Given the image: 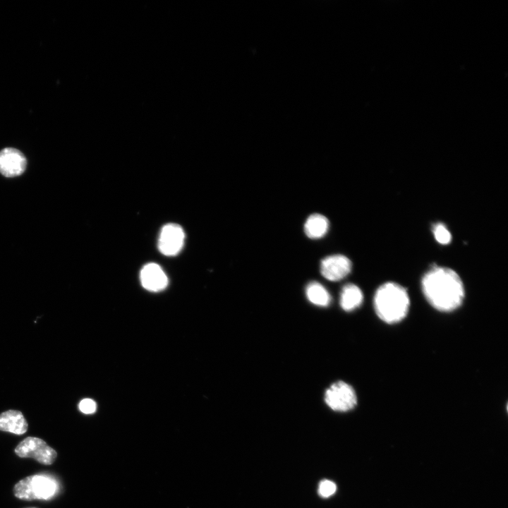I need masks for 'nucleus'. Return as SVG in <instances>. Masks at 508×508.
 Here are the masks:
<instances>
[{"label":"nucleus","instance_id":"obj_1","mask_svg":"<svg viewBox=\"0 0 508 508\" xmlns=\"http://www.w3.org/2000/svg\"><path fill=\"white\" fill-rule=\"evenodd\" d=\"M421 285L425 298L437 310L452 311L464 301L463 282L459 274L450 268L432 267L424 274Z\"/></svg>","mask_w":508,"mask_h":508},{"label":"nucleus","instance_id":"obj_2","mask_svg":"<svg viewBox=\"0 0 508 508\" xmlns=\"http://www.w3.org/2000/svg\"><path fill=\"white\" fill-rule=\"evenodd\" d=\"M410 299L404 287L395 282L381 285L374 296L377 315L384 322L392 324L402 320L407 315Z\"/></svg>","mask_w":508,"mask_h":508},{"label":"nucleus","instance_id":"obj_3","mask_svg":"<svg viewBox=\"0 0 508 508\" xmlns=\"http://www.w3.org/2000/svg\"><path fill=\"white\" fill-rule=\"evenodd\" d=\"M60 490L59 481L52 476L38 473L20 480L13 487L16 497L22 500H50Z\"/></svg>","mask_w":508,"mask_h":508},{"label":"nucleus","instance_id":"obj_4","mask_svg":"<svg viewBox=\"0 0 508 508\" xmlns=\"http://www.w3.org/2000/svg\"><path fill=\"white\" fill-rule=\"evenodd\" d=\"M14 452L21 458H32L44 465L52 464L57 457V452L44 440L28 437L16 447Z\"/></svg>","mask_w":508,"mask_h":508},{"label":"nucleus","instance_id":"obj_5","mask_svg":"<svg viewBox=\"0 0 508 508\" xmlns=\"http://www.w3.org/2000/svg\"><path fill=\"white\" fill-rule=\"evenodd\" d=\"M325 401L333 410L347 411L355 407L357 398L354 389L349 384L339 381L325 392Z\"/></svg>","mask_w":508,"mask_h":508},{"label":"nucleus","instance_id":"obj_6","mask_svg":"<svg viewBox=\"0 0 508 508\" xmlns=\"http://www.w3.org/2000/svg\"><path fill=\"white\" fill-rule=\"evenodd\" d=\"M185 234L181 226L176 224L164 225L160 232L158 248L159 251L167 256L178 254L184 243Z\"/></svg>","mask_w":508,"mask_h":508},{"label":"nucleus","instance_id":"obj_7","mask_svg":"<svg viewBox=\"0 0 508 508\" xmlns=\"http://www.w3.org/2000/svg\"><path fill=\"white\" fill-rule=\"evenodd\" d=\"M351 267V262L346 256L337 254L327 256L322 260L320 272L325 279L337 282L346 277Z\"/></svg>","mask_w":508,"mask_h":508},{"label":"nucleus","instance_id":"obj_8","mask_svg":"<svg viewBox=\"0 0 508 508\" xmlns=\"http://www.w3.org/2000/svg\"><path fill=\"white\" fill-rule=\"evenodd\" d=\"M27 166L24 155L13 147H6L0 151V173L6 177L22 174Z\"/></svg>","mask_w":508,"mask_h":508},{"label":"nucleus","instance_id":"obj_9","mask_svg":"<svg viewBox=\"0 0 508 508\" xmlns=\"http://www.w3.org/2000/svg\"><path fill=\"white\" fill-rule=\"evenodd\" d=\"M140 277L143 286L150 291H159L168 284L164 270L159 265L152 262L143 267Z\"/></svg>","mask_w":508,"mask_h":508},{"label":"nucleus","instance_id":"obj_10","mask_svg":"<svg viewBox=\"0 0 508 508\" xmlns=\"http://www.w3.org/2000/svg\"><path fill=\"white\" fill-rule=\"evenodd\" d=\"M28 422L23 413L17 410H8L0 414V430L16 435H23L28 430Z\"/></svg>","mask_w":508,"mask_h":508},{"label":"nucleus","instance_id":"obj_11","mask_svg":"<svg viewBox=\"0 0 508 508\" xmlns=\"http://www.w3.org/2000/svg\"><path fill=\"white\" fill-rule=\"evenodd\" d=\"M363 300V296L358 286L353 284L345 285L340 294V306L346 311L358 308Z\"/></svg>","mask_w":508,"mask_h":508},{"label":"nucleus","instance_id":"obj_12","mask_svg":"<svg viewBox=\"0 0 508 508\" xmlns=\"http://www.w3.org/2000/svg\"><path fill=\"white\" fill-rule=\"evenodd\" d=\"M329 228V221L320 214H313L306 221L304 231L310 238H320L324 236Z\"/></svg>","mask_w":508,"mask_h":508},{"label":"nucleus","instance_id":"obj_13","mask_svg":"<svg viewBox=\"0 0 508 508\" xmlns=\"http://www.w3.org/2000/svg\"><path fill=\"white\" fill-rule=\"evenodd\" d=\"M308 299L313 304L327 306L330 303L331 296L327 289L319 282H312L306 289Z\"/></svg>","mask_w":508,"mask_h":508},{"label":"nucleus","instance_id":"obj_14","mask_svg":"<svg viewBox=\"0 0 508 508\" xmlns=\"http://www.w3.org/2000/svg\"><path fill=\"white\" fill-rule=\"evenodd\" d=\"M433 233L435 240L442 245H447L452 240V234L447 227L442 223L435 224L433 227Z\"/></svg>","mask_w":508,"mask_h":508},{"label":"nucleus","instance_id":"obj_15","mask_svg":"<svg viewBox=\"0 0 508 508\" xmlns=\"http://www.w3.org/2000/svg\"><path fill=\"white\" fill-rule=\"evenodd\" d=\"M337 490L335 483L329 480H322L318 486V494L322 497L332 496Z\"/></svg>","mask_w":508,"mask_h":508},{"label":"nucleus","instance_id":"obj_16","mask_svg":"<svg viewBox=\"0 0 508 508\" xmlns=\"http://www.w3.org/2000/svg\"><path fill=\"white\" fill-rule=\"evenodd\" d=\"M79 410L85 414L93 413L96 411V403L90 399H84L78 404Z\"/></svg>","mask_w":508,"mask_h":508},{"label":"nucleus","instance_id":"obj_17","mask_svg":"<svg viewBox=\"0 0 508 508\" xmlns=\"http://www.w3.org/2000/svg\"><path fill=\"white\" fill-rule=\"evenodd\" d=\"M28 508H36V507H28Z\"/></svg>","mask_w":508,"mask_h":508}]
</instances>
